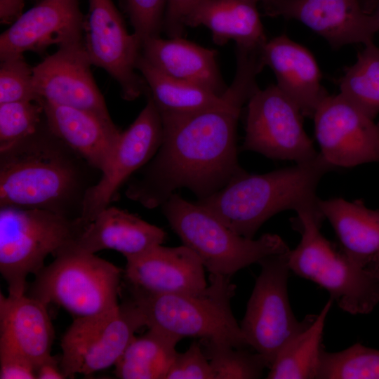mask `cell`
Listing matches in <instances>:
<instances>
[{
  "instance_id": "cell-28",
  "label": "cell",
  "mask_w": 379,
  "mask_h": 379,
  "mask_svg": "<svg viewBox=\"0 0 379 379\" xmlns=\"http://www.w3.org/2000/svg\"><path fill=\"white\" fill-rule=\"evenodd\" d=\"M333 302L330 298L313 323L281 348L269 368L267 378H317L324 350V328Z\"/></svg>"
},
{
  "instance_id": "cell-26",
  "label": "cell",
  "mask_w": 379,
  "mask_h": 379,
  "mask_svg": "<svg viewBox=\"0 0 379 379\" xmlns=\"http://www.w3.org/2000/svg\"><path fill=\"white\" fill-rule=\"evenodd\" d=\"M319 207L334 229L341 251L367 267L379 255V209H371L360 200L343 198L319 199Z\"/></svg>"
},
{
  "instance_id": "cell-3",
  "label": "cell",
  "mask_w": 379,
  "mask_h": 379,
  "mask_svg": "<svg viewBox=\"0 0 379 379\" xmlns=\"http://www.w3.org/2000/svg\"><path fill=\"white\" fill-rule=\"evenodd\" d=\"M334 168L319 152L311 161L267 173L245 171L196 203L237 234L253 239L260 227L279 212L322 213L317 188L321 178Z\"/></svg>"
},
{
  "instance_id": "cell-5",
  "label": "cell",
  "mask_w": 379,
  "mask_h": 379,
  "mask_svg": "<svg viewBox=\"0 0 379 379\" xmlns=\"http://www.w3.org/2000/svg\"><path fill=\"white\" fill-rule=\"evenodd\" d=\"M324 219L322 214L312 211L298 213L294 225L301 239L288 252L290 270L326 289L343 310L368 314L379 302V279L322 235Z\"/></svg>"
},
{
  "instance_id": "cell-32",
  "label": "cell",
  "mask_w": 379,
  "mask_h": 379,
  "mask_svg": "<svg viewBox=\"0 0 379 379\" xmlns=\"http://www.w3.org/2000/svg\"><path fill=\"white\" fill-rule=\"evenodd\" d=\"M44 120L39 101L0 103V151L32 135Z\"/></svg>"
},
{
  "instance_id": "cell-4",
  "label": "cell",
  "mask_w": 379,
  "mask_h": 379,
  "mask_svg": "<svg viewBox=\"0 0 379 379\" xmlns=\"http://www.w3.org/2000/svg\"><path fill=\"white\" fill-rule=\"evenodd\" d=\"M209 284L194 293L157 294L125 284L128 298L147 326L181 337H198L234 348L249 347L231 309L236 286L230 277L210 274Z\"/></svg>"
},
{
  "instance_id": "cell-30",
  "label": "cell",
  "mask_w": 379,
  "mask_h": 379,
  "mask_svg": "<svg viewBox=\"0 0 379 379\" xmlns=\"http://www.w3.org/2000/svg\"><path fill=\"white\" fill-rule=\"evenodd\" d=\"M317 379H379V350L360 343L337 352L323 350Z\"/></svg>"
},
{
  "instance_id": "cell-35",
  "label": "cell",
  "mask_w": 379,
  "mask_h": 379,
  "mask_svg": "<svg viewBox=\"0 0 379 379\" xmlns=\"http://www.w3.org/2000/svg\"><path fill=\"white\" fill-rule=\"evenodd\" d=\"M166 379H214L201 341L194 340L185 352L176 353Z\"/></svg>"
},
{
  "instance_id": "cell-42",
  "label": "cell",
  "mask_w": 379,
  "mask_h": 379,
  "mask_svg": "<svg viewBox=\"0 0 379 379\" xmlns=\"http://www.w3.org/2000/svg\"><path fill=\"white\" fill-rule=\"evenodd\" d=\"M251 1L258 3V1H263V2H265V1H268V0H251Z\"/></svg>"
},
{
  "instance_id": "cell-15",
  "label": "cell",
  "mask_w": 379,
  "mask_h": 379,
  "mask_svg": "<svg viewBox=\"0 0 379 379\" xmlns=\"http://www.w3.org/2000/svg\"><path fill=\"white\" fill-rule=\"evenodd\" d=\"M84 39L58 46L33 67L38 100L84 109L112 120L91 71Z\"/></svg>"
},
{
  "instance_id": "cell-23",
  "label": "cell",
  "mask_w": 379,
  "mask_h": 379,
  "mask_svg": "<svg viewBox=\"0 0 379 379\" xmlns=\"http://www.w3.org/2000/svg\"><path fill=\"white\" fill-rule=\"evenodd\" d=\"M165 237L161 228L128 211L108 206L89 223L79 238L59 253H95L112 249L127 258L161 244Z\"/></svg>"
},
{
  "instance_id": "cell-18",
  "label": "cell",
  "mask_w": 379,
  "mask_h": 379,
  "mask_svg": "<svg viewBox=\"0 0 379 379\" xmlns=\"http://www.w3.org/2000/svg\"><path fill=\"white\" fill-rule=\"evenodd\" d=\"M126 260L125 284L149 293H194L208 286L201 260L183 244H159Z\"/></svg>"
},
{
  "instance_id": "cell-22",
  "label": "cell",
  "mask_w": 379,
  "mask_h": 379,
  "mask_svg": "<svg viewBox=\"0 0 379 379\" xmlns=\"http://www.w3.org/2000/svg\"><path fill=\"white\" fill-rule=\"evenodd\" d=\"M47 306L26 295L0 293V352L16 354L37 366L51 355L54 339Z\"/></svg>"
},
{
  "instance_id": "cell-38",
  "label": "cell",
  "mask_w": 379,
  "mask_h": 379,
  "mask_svg": "<svg viewBox=\"0 0 379 379\" xmlns=\"http://www.w3.org/2000/svg\"><path fill=\"white\" fill-rule=\"evenodd\" d=\"M60 357L51 354L39 364L36 368L37 379H62L66 378L60 366Z\"/></svg>"
},
{
  "instance_id": "cell-31",
  "label": "cell",
  "mask_w": 379,
  "mask_h": 379,
  "mask_svg": "<svg viewBox=\"0 0 379 379\" xmlns=\"http://www.w3.org/2000/svg\"><path fill=\"white\" fill-rule=\"evenodd\" d=\"M203 350L213 372L214 379H257L268 364L256 352L234 348L229 345L202 339Z\"/></svg>"
},
{
  "instance_id": "cell-21",
  "label": "cell",
  "mask_w": 379,
  "mask_h": 379,
  "mask_svg": "<svg viewBox=\"0 0 379 379\" xmlns=\"http://www.w3.org/2000/svg\"><path fill=\"white\" fill-rule=\"evenodd\" d=\"M262 54L265 65L276 76L277 86L294 102L303 116L313 117L328 94L321 84V72L312 54L286 35L267 40Z\"/></svg>"
},
{
  "instance_id": "cell-43",
  "label": "cell",
  "mask_w": 379,
  "mask_h": 379,
  "mask_svg": "<svg viewBox=\"0 0 379 379\" xmlns=\"http://www.w3.org/2000/svg\"><path fill=\"white\" fill-rule=\"evenodd\" d=\"M360 1H361V2L362 3V0H360ZM362 4H363V3H362ZM363 6H364V5H363Z\"/></svg>"
},
{
  "instance_id": "cell-37",
  "label": "cell",
  "mask_w": 379,
  "mask_h": 379,
  "mask_svg": "<svg viewBox=\"0 0 379 379\" xmlns=\"http://www.w3.org/2000/svg\"><path fill=\"white\" fill-rule=\"evenodd\" d=\"M0 378H36V366L22 356L10 352H0Z\"/></svg>"
},
{
  "instance_id": "cell-24",
  "label": "cell",
  "mask_w": 379,
  "mask_h": 379,
  "mask_svg": "<svg viewBox=\"0 0 379 379\" xmlns=\"http://www.w3.org/2000/svg\"><path fill=\"white\" fill-rule=\"evenodd\" d=\"M142 55L153 66L173 78L223 95L228 87L217 64L215 50L207 48L181 36H159L142 43Z\"/></svg>"
},
{
  "instance_id": "cell-8",
  "label": "cell",
  "mask_w": 379,
  "mask_h": 379,
  "mask_svg": "<svg viewBox=\"0 0 379 379\" xmlns=\"http://www.w3.org/2000/svg\"><path fill=\"white\" fill-rule=\"evenodd\" d=\"M124 272L94 253L62 252L27 286V295L84 317L117 307Z\"/></svg>"
},
{
  "instance_id": "cell-39",
  "label": "cell",
  "mask_w": 379,
  "mask_h": 379,
  "mask_svg": "<svg viewBox=\"0 0 379 379\" xmlns=\"http://www.w3.org/2000/svg\"><path fill=\"white\" fill-rule=\"evenodd\" d=\"M24 0H0V19L1 23H13L22 14Z\"/></svg>"
},
{
  "instance_id": "cell-12",
  "label": "cell",
  "mask_w": 379,
  "mask_h": 379,
  "mask_svg": "<svg viewBox=\"0 0 379 379\" xmlns=\"http://www.w3.org/2000/svg\"><path fill=\"white\" fill-rule=\"evenodd\" d=\"M84 35L91 64L117 81L124 99L133 100L147 92L144 79L136 72L142 41L128 32L112 0H88Z\"/></svg>"
},
{
  "instance_id": "cell-29",
  "label": "cell",
  "mask_w": 379,
  "mask_h": 379,
  "mask_svg": "<svg viewBox=\"0 0 379 379\" xmlns=\"http://www.w3.org/2000/svg\"><path fill=\"white\" fill-rule=\"evenodd\" d=\"M338 81L340 94L374 119L379 114V48L371 41Z\"/></svg>"
},
{
  "instance_id": "cell-41",
  "label": "cell",
  "mask_w": 379,
  "mask_h": 379,
  "mask_svg": "<svg viewBox=\"0 0 379 379\" xmlns=\"http://www.w3.org/2000/svg\"><path fill=\"white\" fill-rule=\"evenodd\" d=\"M375 14L377 15V18H378V22H379V4H378V10H377Z\"/></svg>"
},
{
  "instance_id": "cell-13",
  "label": "cell",
  "mask_w": 379,
  "mask_h": 379,
  "mask_svg": "<svg viewBox=\"0 0 379 379\" xmlns=\"http://www.w3.org/2000/svg\"><path fill=\"white\" fill-rule=\"evenodd\" d=\"M313 119L320 153L334 168L379 163V122L340 93L325 98Z\"/></svg>"
},
{
  "instance_id": "cell-11",
  "label": "cell",
  "mask_w": 379,
  "mask_h": 379,
  "mask_svg": "<svg viewBox=\"0 0 379 379\" xmlns=\"http://www.w3.org/2000/svg\"><path fill=\"white\" fill-rule=\"evenodd\" d=\"M299 107L277 85L258 88L248 101L243 150L296 164L318 154L302 124Z\"/></svg>"
},
{
  "instance_id": "cell-17",
  "label": "cell",
  "mask_w": 379,
  "mask_h": 379,
  "mask_svg": "<svg viewBox=\"0 0 379 379\" xmlns=\"http://www.w3.org/2000/svg\"><path fill=\"white\" fill-rule=\"evenodd\" d=\"M84 26L78 0H42L1 34L0 58L81 41Z\"/></svg>"
},
{
  "instance_id": "cell-36",
  "label": "cell",
  "mask_w": 379,
  "mask_h": 379,
  "mask_svg": "<svg viewBox=\"0 0 379 379\" xmlns=\"http://www.w3.org/2000/svg\"><path fill=\"white\" fill-rule=\"evenodd\" d=\"M202 0H166L163 28L169 37L182 36L185 19Z\"/></svg>"
},
{
  "instance_id": "cell-2",
  "label": "cell",
  "mask_w": 379,
  "mask_h": 379,
  "mask_svg": "<svg viewBox=\"0 0 379 379\" xmlns=\"http://www.w3.org/2000/svg\"><path fill=\"white\" fill-rule=\"evenodd\" d=\"M98 173L44 120L32 135L0 151V207L81 218L85 194L98 181Z\"/></svg>"
},
{
  "instance_id": "cell-33",
  "label": "cell",
  "mask_w": 379,
  "mask_h": 379,
  "mask_svg": "<svg viewBox=\"0 0 379 379\" xmlns=\"http://www.w3.org/2000/svg\"><path fill=\"white\" fill-rule=\"evenodd\" d=\"M0 58V103L38 101L33 85V67L26 62L23 54Z\"/></svg>"
},
{
  "instance_id": "cell-27",
  "label": "cell",
  "mask_w": 379,
  "mask_h": 379,
  "mask_svg": "<svg viewBox=\"0 0 379 379\" xmlns=\"http://www.w3.org/2000/svg\"><path fill=\"white\" fill-rule=\"evenodd\" d=\"M181 337L149 328L131 340L115 364V375L121 379H166Z\"/></svg>"
},
{
  "instance_id": "cell-6",
  "label": "cell",
  "mask_w": 379,
  "mask_h": 379,
  "mask_svg": "<svg viewBox=\"0 0 379 379\" xmlns=\"http://www.w3.org/2000/svg\"><path fill=\"white\" fill-rule=\"evenodd\" d=\"M89 223L43 209L0 207V272L8 295L25 294L28 275L73 244Z\"/></svg>"
},
{
  "instance_id": "cell-34",
  "label": "cell",
  "mask_w": 379,
  "mask_h": 379,
  "mask_svg": "<svg viewBox=\"0 0 379 379\" xmlns=\"http://www.w3.org/2000/svg\"><path fill=\"white\" fill-rule=\"evenodd\" d=\"M134 33L142 41L159 36L163 28L166 0H126Z\"/></svg>"
},
{
  "instance_id": "cell-20",
  "label": "cell",
  "mask_w": 379,
  "mask_h": 379,
  "mask_svg": "<svg viewBox=\"0 0 379 379\" xmlns=\"http://www.w3.org/2000/svg\"><path fill=\"white\" fill-rule=\"evenodd\" d=\"M39 101L51 131L102 173L114 153L121 133L112 120L90 111Z\"/></svg>"
},
{
  "instance_id": "cell-9",
  "label": "cell",
  "mask_w": 379,
  "mask_h": 379,
  "mask_svg": "<svg viewBox=\"0 0 379 379\" xmlns=\"http://www.w3.org/2000/svg\"><path fill=\"white\" fill-rule=\"evenodd\" d=\"M288 252L258 262L261 270L240 325L248 345L265 357L268 368L281 348L317 317L310 314L298 321L292 311L287 291Z\"/></svg>"
},
{
  "instance_id": "cell-19",
  "label": "cell",
  "mask_w": 379,
  "mask_h": 379,
  "mask_svg": "<svg viewBox=\"0 0 379 379\" xmlns=\"http://www.w3.org/2000/svg\"><path fill=\"white\" fill-rule=\"evenodd\" d=\"M136 68L147 85V95L159 112L190 113L233 103L245 104L258 88L254 76L244 71L237 72L225 94L218 95L199 86L165 74L142 54Z\"/></svg>"
},
{
  "instance_id": "cell-25",
  "label": "cell",
  "mask_w": 379,
  "mask_h": 379,
  "mask_svg": "<svg viewBox=\"0 0 379 379\" xmlns=\"http://www.w3.org/2000/svg\"><path fill=\"white\" fill-rule=\"evenodd\" d=\"M256 4L251 0H202L187 15L184 24L207 27L217 45L233 40L237 47L261 48L267 39Z\"/></svg>"
},
{
  "instance_id": "cell-7",
  "label": "cell",
  "mask_w": 379,
  "mask_h": 379,
  "mask_svg": "<svg viewBox=\"0 0 379 379\" xmlns=\"http://www.w3.org/2000/svg\"><path fill=\"white\" fill-rule=\"evenodd\" d=\"M161 207L183 245L197 254L210 274L231 277L264 258L290 250L277 234L267 233L257 239L242 237L197 203L176 193Z\"/></svg>"
},
{
  "instance_id": "cell-16",
  "label": "cell",
  "mask_w": 379,
  "mask_h": 379,
  "mask_svg": "<svg viewBox=\"0 0 379 379\" xmlns=\"http://www.w3.org/2000/svg\"><path fill=\"white\" fill-rule=\"evenodd\" d=\"M267 15L297 20L324 37L333 48L371 41L379 31L375 13L360 0H268Z\"/></svg>"
},
{
  "instance_id": "cell-14",
  "label": "cell",
  "mask_w": 379,
  "mask_h": 379,
  "mask_svg": "<svg viewBox=\"0 0 379 379\" xmlns=\"http://www.w3.org/2000/svg\"><path fill=\"white\" fill-rule=\"evenodd\" d=\"M162 136L160 112L147 95L145 107L121 131L114 153L98 181L87 190L81 216L84 220L91 222L109 206L121 185L154 156Z\"/></svg>"
},
{
  "instance_id": "cell-1",
  "label": "cell",
  "mask_w": 379,
  "mask_h": 379,
  "mask_svg": "<svg viewBox=\"0 0 379 379\" xmlns=\"http://www.w3.org/2000/svg\"><path fill=\"white\" fill-rule=\"evenodd\" d=\"M244 104L190 113L160 112L161 143L126 196L147 208L161 205L180 188L198 200L227 185L246 171L237 157V128Z\"/></svg>"
},
{
  "instance_id": "cell-10",
  "label": "cell",
  "mask_w": 379,
  "mask_h": 379,
  "mask_svg": "<svg viewBox=\"0 0 379 379\" xmlns=\"http://www.w3.org/2000/svg\"><path fill=\"white\" fill-rule=\"evenodd\" d=\"M143 326H147L145 318L128 297L112 310L76 318L60 343V366L65 378L88 376L115 366Z\"/></svg>"
},
{
  "instance_id": "cell-40",
  "label": "cell",
  "mask_w": 379,
  "mask_h": 379,
  "mask_svg": "<svg viewBox=\"0 0 379 379\" xmlns=\"http://www.w3.org/2000/svg\"><path fill=\"white\" fill-rule=\"evenodd\" d=\"M367 267L370 269L379 279V255L372 260Z\"/></svg>"
}]
</instances>
